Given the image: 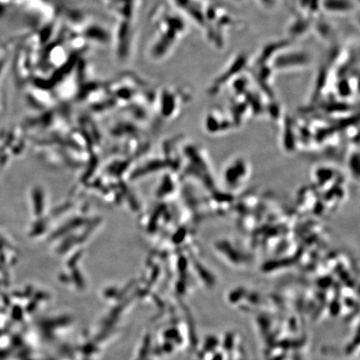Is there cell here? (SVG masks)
<instances>
[{
    "instance_id": "obj_1",
    "label": "cell",
    "mask_w": 360,
    "mask_h": 360,
    "mask_svg": "<svg viewBox=\"0 0 360 360\" xmlns=\"http://www.w3.org/2000/svg\"><path fill=\"white\" fill-rule=\"evenodd\" d=\"M321 8L330 13H347L352 11L354 4L352 0H321Z\"/></svg>"
},
{
    "instance_id": "obj_2",
    "label": "cell",
    "mask_w": 360,
    "mask_h": 360,
    "mask_svg": "<svg viewBox=\"0 0 360 360\" xmlns=\"http://www.w3.org/2000/svg\"><path fill=\"white\" fill-rule=\"evenodd\" d=\"M259 1L263 4V6L267 7L272 6L274 3H276V0H259Z\"/></svg>"
}]
</instances>
